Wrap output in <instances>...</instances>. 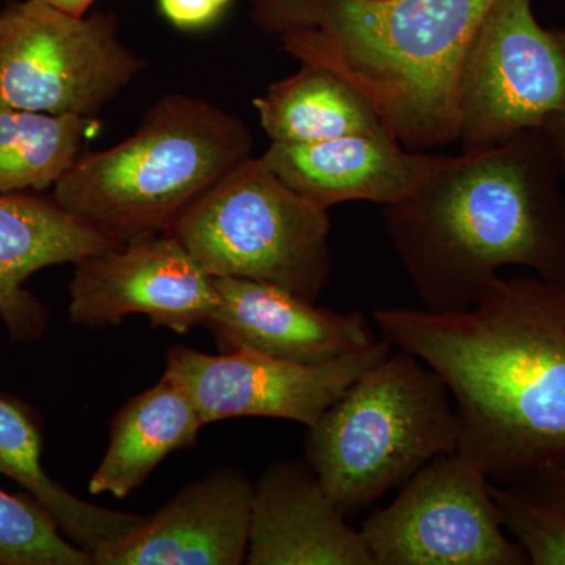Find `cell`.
I'll return each instance as SVG.
<instances>
[{
    "instance_id": "6",
    "label": "cell",
    "mask_w": 565,
    "mask_h": 565,
    "mask_svg": "<svg viewBox=\"0 0 565 565\" xmlns=\"http://www.w3.org/2000/svg\"><path fill=\"white\" fill-rule=\"evenodd\" d=\"M329 211L245 159L172 230L204 273L278 286L316 302L332 277Z\"/></svg>"
},
{
    "instance_id": "12",
    "label": "cell",
    "mask_w": 565,
    "mask_h": 565,
    "mask_svg": "<svg viewBox=\"0 0 565 565\" xmlns=\"http://www.w3.org/2000/svg\"><path fill=\"white\" fill-rule=\"evenodd\" d=\"M255 484L226 467L189 482L131 533L92 553V565H241Z\"/></svg>"
},
{
    "instance_id": "10",
    "label": "cell",
    "mask_w": 565,
    "mask_h": 565,
    "mask_svg": "<svg viewBox=\"0 0 565 565\" xmlns=\"http://www.w3.org/2000/svg\"><path fill=\"white\" fill-rule=\"evenodd\" d=\"M393 351L377 343L323 363H292L248 351L217 355L177 344L163 374L184 386L204 424L239 416L288 419L311 427L371 366Z\"/></svg>"
},
{
    "instance_id": "21",
    "label": "cell",
    "mask_w": 565,
    "mask_h": 565,
    "mask_svg": "<svg viewBox=\"0 0 565 565\" xmlns=\"http://www.w3.org/2000/svg\"><path fill=\"white\" fill-rule=\"evenodd\" d=\"M490 492L527 564L565 565V470L490 481Z\"/></svg>"
},
{
    "instance_id": "19",
    "label": "cell",
    "mask_w": 565,
    "mask_h": 565,
    "mask_svg": "<svg viewBox=\"0 0 565 565\" xmlns=\"http://www.w3.org/2000/svg\"><path fill=\"white\" fill-rule=\"evenodd\" d=\"M253 106L274 143H318L386 129L362 93L316 63L274 82Z\"/></svg>"
},
{
    "instance_id": "26",
    "label": "cell",
    "mask_w": 565,
    "mask_h": 565,
    "mask_svg": "<svg viewBox=\"0 0 565 565\" xmlns=\"http://www.w3.org/2000/svg\"><path fill=\"white\" fill-rule=\"evenodd\" d=\"M232 2H233V0H218V3H221V6H223V7H225V9H226V7H228V6H230V3H232Z\"/></svg>"
},
{
    "instance_id": "3",
    "label": "cell",
    "mask_w": 565,
    "mask_h": 565,
    "mask_svg": "<svg viewBox=\"0 0 565 565\" xmlns=\"http://www.w3.org/2000/svg\"><path fill=\"white\" fill-rule=\"evenodd\" d=\"M494 0H252V20L300 63L353 85L411 151L459 139L460 68Z\"/></svg>"
},
{
    "instance_id": "4",
    "label": "cell",
    "mask_w": 565,
    "mask_h": 565,
    "mask_svg": "<svg viewBox=\"0 0 565 565\" xmlns=\"http://www.w3.org/2000/svg\"><path fill=\"white\" fill-rule=\"evenodd\" d=\"M252 134L236 115L172 93L137 131L87 152L55 182L61 206L120 244L172 233L193 204L250 158Z\"/></svg>"
},
{
    "instance_id": "7",
    "label": "cell",
    "mask_w": 565,
    "mask_h": 565,
    "mask_svg": "<svg viewBox=\"0 0 565 565\" xmlns=\"http://www.w3.org/2000/svg\"><path fill=\"white\" fill-rule=\"evenodd\" d=\"M145 66L114 13L77 17L46 0L0 11V99L11 106L93 118Z\"/></svg>"
},
{
    "instance_id": "8",
    "label": "cell",
    "mask_w": 565,
    "mask_h": 565,
    "mask_svg": "<svg viewBox=\"0 0 565 565\" xmlns=\"http://www.w3.org/2000/svg\"><path fill=\"white\" fill-rule=\"evenodd\" d=\"M534 0H494L460 68L462 151H482L542 129L565 110V28L539 24Z\"/></svg>"
},
{
    "instance_id": "16",
    "label": "cell",
    "mask_w": 565,
    "mask_h": 565,
    "mask_svg": "<svg viewBox=\"0 0 565 565\" xmlns=\"http://www.w3.org/2000/svg\"><path fill=\"white\" fill-rule=\"evenodd\" d=\"M121 245L52 195L0 192V319L11 340L35 343L50 323V310L24 288L31 275Z\"/></svg>"
},
{
    "instance_id": "27",
    "label": "cell",
    "mask_w": 565,
    "mask_h": 565,
    "mask_svg": "<svg viewBox=\"0 0 565 565\" xmlns=\"http://www.w3.org/2000/svg\"><path fill=\"white\" fill-rule=\"evenodd\" d=\"M0 2H2V0H0Z\"/></svg>"
},
{
    "instance_id": "22",
    "label": "cell",
    "mask_w": 565,
    "mask_h": 565,
    "mask_svg": "<svg viewBox=\"0 0 565 565\" xmlns=\"http://www.w3.org/2000/svg\"><path fill=\"white\" fill-rule=\"evenodd\" d=\"M0 565H92V553L68 541L31 494L0 489Z\"/></svg>"
},
{
    "instance_id": "15",
    "label": "cell",
    "mask_w": 565,
    "mask_h": 565,
    "mask_svg": "<svg viewBox=\"0 0 565 565\" xmlns=\"http://www.w3.org/2000/svg\"><path fill=\"white\" fill-rule=\"evenodd\" d=\"M307 459L270 465L255 484L248 565H374L360 531Z\"/></svg>"
},
{
    "instance_id": "24",
    "label": "cell",
    "mask_w": 565,
    "mask_h": 565,
    "mask_svg": "<svg viewBox=\"0 0 565 565\" xmlns=\"http://www.w3.org/2000/svg\"><path fill=\"white\" fill-rule=\"evenodd\" d=\"M542 129L548 134L550 139L555 143L556 150L559 152V158L561 161H563L565 169V110L555 115V117L550 118Z\"/></svg>"
},
{
    "instance_id": "1",
    "label": "cell",
    "mask_w": 565,
    "mask_h": 565,
    "mask_svg": "<svg viewBox=\"0 0 565 565\" xmlns=\"http://www.w3.org/2000/svg\"><path fill=\"white\" fill-rule=\"evenodd\" d=\"M373 321L440 375L457 455L490 481L565 470V285L500 275L459 313L377 308Z\"/></svg>"
},
{
    "instance_id": "17",
    "label": "cell",
    "mask_w": 565,
    "mask_h": 565,
    "mask_svg": "<svg viewBox=\"0 0 565 565\" xmlns=\"http://www.w3.org/2000/svg\"><path fill=\"white\" fill-rule=\"evenodd\" d=\"M203 426L184 386L162 374L158 384L136 394L111 418L109 445L88 492L125 500L172 452L199 444Z\"/></svg>"
},
{
    "instance_id": "18",
    "label": "cell",
    "mask_w": 565,
    "mask_h": 565,
    "mask_svg": "<svg viewBox=\"0 0 565 565\" xmlns=\"http://www.w3.org/2000/svg\"><path fill=\"white\" fill-rule=\"evenodd\" d=\"M41 446L32 412L20 401L0 394V475L35 498L68 541L95 553L143 522L145 516L88 503L58 484L41 463Z\"/></svg>"
},
{
    "instance_id": "5",
    "label": "cell",
    "mask_w": 565,
    "mask_h": 565,
    "mask_svg": "<svg viewBox=\"0 0 565 565\" xmlns=\"http://www.w3.org/2000/svg\"><path fill=\"white\" fill-rule=\"evenodd\" d=\"M457 446L459 418L445 382L418 356L401 351L360 375L308 427L305 459L351 516Z\"/></svg>"
},
{
    "instance_id": "11",
    "label": "cell",
    "mask_w": 565,
    "mask_h": 565,
    "mask_svg": "<svg viewBox=\"0 0 565 565\" xmlns=\"http://www.w3.org/2000/svg\"><path fill=\"white\" fill-rule=\"evenodd\" d=\"M71 322L102 329L145 315L152 327L185 334L218 305L214 278L173 234H156L74 264Z\"/></svg>"
},
{
    "instance_id": "9",
    "label": "cell",
    "mask_w": 565,
    "mask_h": 565,
    "mask_svg": "<svg viewBox=\"0 0 565 565\" xmlns=\"http://www.w3.org/2000/svg\"><path fill=\"white\" fill-rule=\"evenodd\" d=\"M374 565H525L490 492L457 452L435 457L363 523Z\"/></svg>"
},
{
    "instance_id": "14",
    "label": "cell",
    "mask_w": 565,
    "mask_h": 565,
    "mask_svg": "<svg viewBox=\"0 0 565 565\" xmlns=\"http://www.w3.org/2000/svg\"><path fill=\"white\" fill-rule=\"evenodd\" d=\"M259 159L294 192L329 211L348 202H399L433 172L441 154L407 150L385 129L318 143L273 141Z\"/></svg>"
},
{
    "instance_id": "2",
    "label": "cell",
    "mask_w": 565,
    "mask_h": 565,
    "mask_svg": "<svg viewBox=\"0 0 565 565\" xmlns=\"http://www.w3.org/2000/svg\"><path fill=\"white\" fill-rule=\"evenodd\" d=\"M564 163L544 129L482 151L441 154L385 232L423 310L459 313L509 266L565 285Z\"/></svg>"
},
{
    "instance_id": "20",
    "label": "cell",
    "mask_w": 565,
    "mask_h": 565,
    "mask_svg": "<svg viewBox=\"0 0 565 565\" xmlns=\"http://www.w3.org/2000/svg\"><path fill=\"white\" fill-rule=\"evenodd\" d=\"M96 122L21 109L0 99V192H43L81 158Z\"/></svg>"
},
{
    "instance_id": "13",
    "label": "cell",
    "mask_w": 565,
    "mask_h": 565,
    "mask_svg": "<svg viewBox=\"0 0 565 565\" xmlns=\"http://www.w3.org/2000/svg\"><path fill=\"white\" fill-rule=\"evenodd\" d=\"M218 305L204 326L221 352L248 351L292 363H323L379 341L360 311L338 313L267 282L214 278Z\"/></svg>"
},
{
    "instance_id": "25",
    "label": "cell",
    "mask_w": 565,
    "mask_h": 565,
    "mask_svg": "<svg viewBox=\"0 0 565 565\" xmlns=\"http://www.w3.org/2000/svg\"><path fill=\"white\" fill-rule=\"evenodd\" d=\"M52 6L58 7V9L68 11V13L77 14V17H84L90 11L93 3L96 0H46Z\"/></svg>"
},
{
    "instance_id": "23",
    "label": "cell",
    "mask_w": 565,
    "mask_h": 565,
    "mask_svg": "<svg viewBox=\"0 0 565 565\" xmlns=\"http://www.w3.org/2000/svg\"><path fill=\"white\" fill-rule=\"evenodd\" d=\"M158 6L162 17L182 31L210 28L226 10L218 0H158Z\"/></svg>"
}]
</instances>
